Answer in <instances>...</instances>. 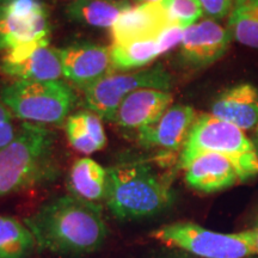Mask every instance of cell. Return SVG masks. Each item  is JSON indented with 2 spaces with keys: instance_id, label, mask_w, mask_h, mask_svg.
I'll list each match as a JSON object with an SVG mask.
<instances>
[{
  "instance_id": "cell-1",
  "label": "cell",
  "mask_w": 258,
  "mask_h": 258,
  "mask_svg": "<svg viewBox=\"0 0 258 258\" xmlns=\"http://www.w3.org/2000/svg\"><path fill=\"white\" fill-rule=\"evenodd\" d=\"M23 221L34 234L38 252L61 258L98 252L110 235L101 206L72 194L48 200Z\"/></svg>"
},
{
  "instance_id": "cell-2",
  "label": "cell",
  "mask_w": 258,
  "mask_h": 258,
  "mask_svg": "<svg viewBox=\"0 0 258 258\" xmlns=\"http://www.w3.org/2000/svg\"><path fill=\"white\" fill-rule=\"evenodd\" d=\"M175 201L171 179L146 160H132L108 169L105 206L116 220L139 221L159 215Z\"/></svg>"
},
{
  "instance_id": "cell-3",
  "label": "cell",
  "mask_w": 258,
  "mask_h": 258,
  "mask_svg": "<svg viewBox=\"0 0 258 258\" xmlns=\"http://www.w3.org/2000/svg\"><path fill=\"white\" fill-rule=\"evenodd\" d=\"M59 175L56 134L46 125L23 122L15 140L0 150V199L46 185Z\"/></svg>"
},
{
  "instance_id": "cell-4",
  "label": "cell",
  "mask_w": 258,
  "mask_h": 258,
  "mask_svg": "<svg viewBox=\"0 0 258 258\" xmlns=\"http://www.w3.org/2000/svg\"><path fill=\"white\" fill-rule=\"evenodd\" d=\"M206 152L227 158L240 180H247L258 172V157L251 140L237 125L212 114L196 117L180 152L178 166L183 169L194 157Z\"/></svg>"
},
{
  "instance_id": "cell-5",
  "label": "cell",
  "mask_w": 258,
  "mask_h": 258,
  "mask_svg": "<svg viewBox=\"0 0 258 258\" xmlns=\"http://www.w3.org/2000/svg\"><path fill=\"white\" fill-rule=\"evenodd\" d=\"M0 101L15 117L35 124H62L70 117L78 97L63 80H12L0 90Z\"/></svg>"
},
{
  "instance_id": "cell-6",
  "label": "cell",
  "mask_w": 258,
  "mask_h": 258,
  "mask_svg": "<svg viewBox=\"0 0 258 258\" xmlns=\"http://www.w3.org/2000/svg\"><path fill=\"white\" fill-rule=\"evenodd\" d=\"M151 237L171 249L199 258H246L256 252L251 230L220 233L190 221H177L151 232Z\"/></svg>"
},
{
  "instance_id": "cell-7",
  "label": "cell",
  "mask_w": 258,
  "mask_h": 258,
  "mask_svg": "<svg viewBox=\"0 0 258 258\" xmlns=\"http://www.w3.org/2000/svg\"><path fill=\"white\" fill-rule=\"evenodd\" d=\"M172 77L163 64L127 73H110L109 76L84 90L83 106L108 122H112L118 106L138 90L153 89L169 91Z\"/></svg>"
},
{
  "instance_id": "cell-8",
  "label": "cell",
  "mask_w": 258,
  "mask_h": 258,
  "mask_svg": "<svg viewBox=\"0 0 258 258\" xmlns=\"http://www.w3.org/2000/svg\"><path fill=\"white\" fill-rule=\"evenodd\" d=\"M50 22L41 0L0 4V53L34 43H49Z\"/></svg>"
},
{
  "instance_id": "cell-9",
  "label": "cell",
  "mask_w": 258,
  "mask_h": 258,
  "mask_svg": "<svg viewBox=\"0 0 258 258\" xmlns=\"http://www.w3.org/2000/svg\"><path fill=\"white\" fill-rule=\"evenodd\" d=\"M0 73L12 80H59L63 77L60 49L34 43L6 51L0 57Z\"/></svg>"
},
{
  "instance_id": "cell-10",
  "label": "cell",
  "mask_w": 258,
  "mask_h": 258,
  "mask_svg": "<svg viewBox=\"0 0 258 258\" xmlns=\"http://www.w3.org/2000/svg\"><path fill=\"white\" fill-rule=\"evenodd\" d=\"M62 76L83 91L114 72L111 47L79 42L60 48Z\"/></svg>"
},
{
  "instance_id": "cell-11",
  "label": "cell",
  "mask_w": 258,
  "mask_h": 258,
  "mask_svg": "<svg viewBox=\"0 0 258 258\" xmlns=\"http://www.w3.org/2000/svg\"><path fill=\"white\" fill-rule=\"evenodd\" d=\"M232 38L228 29L213 19H205L184 30L180 59L191 69H205L225 55Z\"/></svg>"
},
{
  "instance_id": "cell-12",
  "label": "cell",
  "mask_w": 258,
  "mask_h": 258,
  "mask_svg": "<svg viewBox=\"0 0 258 258\" xmlns=\"http://www.w3.org/2000/svg\"><path fill=\"white\" fill-rule=\"evenodd\" d=\"M172 24L163 3H143L122 12L110 28L112 46L157 40Z\"/></svg>"
},
{
  "instance_id": "cell-13",
  "label": "cell",
  "mask_w": 258,
  "mask_h": 258,
  "mask_svg": "<svg viewBox=\"0 0 258 258\" xmlns=\"http://www.w3.org/2000/svg\"><path fill=\"white\" fill-rule=\"evenodd\" d=\"M196 117L198 115L192 106L184 104L170 106L156 123L138 132V144L145 148H159L169 153L177 152L184 146Z\"/></svg>"
},
{
  "instance_id": "cell-14",
  "label": "cell",
  "mask_w": 258,
  "mask_h": 258,
  "mask_svg": "<svg viewBox=\"0 0 258 258\" xmlns=\"http://www.w3.org/2000/svg\"><path fill=\"white\" fill-rule=\"evenodd\" d=\"M169 91L144 89L129 95L116 111L112 122L118 127L140 131L156 123L172 104Z\"/></svg>"
},
{
  "instance_id": "cell-15",
  "label": "cell",
  "mask_w": 258,
  "mask_h": 258,
  "mask_svg": "<svg viewBox=\"0 0 258 258\" xmlns=\"http://www.w3.org/2000/svg\"><path fill=\"white\" fill-rule=\"evenodd\" d=\"M183 170L186 184L196 191L205 194L230 188L239 179L233 164L218 153H200Z\"/></svg>"
},
{
  "instance_id": "cell-16",
  "label": "cell",
  "mask_w": 258,
  "mask_h": 258,
  "mask_svg": "<svg viewBox=\"0 0 258 258\" xmlns=\"http://www.w3.org/2000/svg\"><path fill=\"white\" fill-rule=\"evenodd\" d=\"M211 114L237 125L241 131L258 125V89L243 83L219 93L211 106Z\"/></svg>"
},
{
  "instance_id": "cell-17",
  "label": "cell",
  "mask_w": 258,
  "mask_h": 258,
  "mask_svg": "<svg viewBox=\"0 0 258 258\" xmlns=\"http://www.w3.org/2000/svg\"><path fill=\"white\" fill-rule=\"evenodd\" d=\"M67 185L72 195L99 205L108 191V169L91 158H80L71 166Z\"/></svg>"
},
{
  "instance_id": "cell-18",
  "label": "cell",
  "mask_w": 258,
  "mask_h": 258,
  "mask_svg": "<svg viewBox=\"0 0 258 258\" xmlns=\"http://www.w3.org/2000/svg\"><path fill=\"white\" fill-rule=\"evenodd\" d=\"M131 6L128 0H73L67 5L66 15L71 21L86 27L110 29Z\"/></svg>"
},
{
  "instance_id": "cell-19",
  "label": "cell",
  "mask_w": 258,
  "mask_h": 258,
  "mask_svg": "<svg viewBox=\"0 0 258 258\" xmlns=\"http://www.w3.org/2000/svg\"><path fill=\"white\" fill-rule=\"evenodd\" d=\"M69 143L83 154L102 151L106 145V135L102 118L90 111L71 115L64 122Z\"/></svg>"
},
{
  "instance_id": "cell-20",
  "label": "cell",
  "mask_w": 258,
  "mask_h": 258,
  "mask_svg": "<svg viewBox=\"0 0 258 258\" xmlns=\"http://www.w3.org/2000/svg\"><path fill=\"white\" fill-rule=\"evenodd\" d=\"M37 252L34 234L24 221L0 214V258H32Z\"/></svg>"
},
{
  "instance_id": "cell-21",
  "label": "cell",
  "mask_w": 258,
  "mask_h": 258,
  "mask_svg": "<svg viewBox=\"0 0 258 258\" xmlns=\"http://www.w3.org/2000/svg\"><path fill=\"white\" fill-rule=\"evenodd\" d=\"M228 30L243 46L258 49V0H234Z\"/></svg>"
},
{
  "instance_id": "cell-22",
  "label": "cell",
  "mask_w": 258,
  "mask_h": 258,
  "mask_svg": "<svg viewBox=\"0 0 258 258\" xmlns=\"http://www.w3.org/2000/svg\"><path fill=\"white\" fill-rule=\"evenodd\" d=\"M157 40L139 41L128 44L112 46L111 61L114 71H127L143 69L159 56Z\"/></svg>"
},
{
  "instance_id": "cell-23",
  "label": "cell",
  "mask_w": 258,
  "mask_h": 258,
  "mask_svg": "<svg viewBox=\"0 0 258 258\" xmlns=\"http://www.w3.org/2000/svg\"><path fill=\"white\" fill-rule=\"evenodd\" d=\"M171 22L182 28L191 27L203 16V9L200 0H164Z\"/></svg>"
},
{
  "instance_id": "cell-24",
  "label": "cell",
  "mask_w": 258,
  "mask_h": 258,
  "mask_svg": "<svg viewBox=\"0 0 258 258\" xmlns=\"http://www.w3.org/2000/svg\"><path fill=\"white\" fill-rule=\"evenodd\" d=\"M19 128L15 124V116L0 101V150L8 146L17 137Z\"/></svg>"
},
{
  "instance_id": "cell-25",
  "label": "cell",
  "mask_w": 258,
  "mask_h": 258,
  "mask_svg": "<svg viewBox=\"0 0 258 258\" xmlns=\"http://www.w3.org/2000/svg\"><path fill=\"white\" fill-rule=\"evenodd\" d=\"M184 28L178 24H170L165 30H164L157 38L158 48H159V54H166L167 51L172 50L176 46L182 43L183 35H184Z\"/></svg>"
},
{
  "instance_id": "cell-26",
  "label": "cell",
  "mask_w": 258,
  "mask_h": 258,
  "mask_svg": "<svg viewBox=\"0 0 258 258\" xmlns=\"http://www.w3.org/2000/svg\"><path fill=\"white\" fill-rule=\"evenodd\" d=\"M203 14L208 16L209 19L219 21L231 14L234 0H200Z\"/></svg>"
},
{
  "instance_id": "cell-27",
  "label": "cell",
  "mask_w": 258,
  "mask_h": 258,
  "mask_svg": "<svg viewBox=\"0 0 258 258\" xmlns=\"http://www.w3.org/2000/svg\"><path fill=\"white\" fill-rule=\"evenodd\" d=\"M188 256H190L189 253L183 252V251H180V250H177V251H175V252H172V253L159 254V256H152V257H150V258H185V257H188Z\"/></svg>"
},
{
  "instance_id": "cell-28",
  "label": "cell",
  "mask_w": 258,
  "mask_h": 258,
  "mask_svg": "<svg viewBox=\"0 0 258 258\" xmlns=\"http://www.w3.org/2000/svg\"><path fill=\"white\" fill-rule=\"evenodd\" d=\"M251 232H252L253 235V240H254V246H256V252L258 253V215L256 219V222H254L253 227L250 228Z\"/></svg>"
},
{
  "instance_id": "cell-29",
  "label": "cell",
  "mask_w": 258,
  "mask_h": 258,
  "mask_svg": "<svg viewBox=\"0 0 258 258\" xmlns=\"http://www.w3.org/2000/svg\"><path fill=\"white\" fill-rule=\"evenodd\" d=\"M138 4H143V3H161L164 0H135Z\"/></svg>"
},
{
  "instance_id": "cell-30",
  "label": "cell",
  "mask_w": 258,
  "mask_h": 258,
  "mask_svg": "<svg viewBox=\"0 0 258 258\" xmlns=\"http://www.w3.org/2000/svg\"><path fill=\"white\" fill-rule=\"evenodd\" d=\"M8 2H11V0H0V4H4V3H8Z\"/></svg>"
},
{
  "instance_id": "cell-31",
  "label": "cell",
  "mask_w": 258,
  "mask_h": 258,
  "mask_svg": "<svg viewBox=\"0 0 258 258\" xmlns=\"http://www.w3.org/2000/svg\"><path fill=\"white\" fill-rule=\"evenodd\" d=\"M257 138H258V125H257Z\"/></svg>"
},
{
  "instance_id": "cell-32",
  "label": "cell",
  "mask_w": 258,
  "mask_h": 258,
  "mask_svg": "<svg viewBox=\"0 0 258 258\" xmlns=\"http://www.w3.org/2000/svg\"><path fill=\"white\" fill-rule=\"evenodd\" d=\"M72 2H73V0H72Z\"/></svg>"
}]
</instances>
